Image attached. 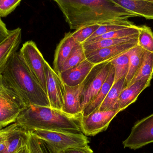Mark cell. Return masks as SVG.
Instances as JSON below:
<instances>
[{"label":"cell","mask_w":153,"mask_h":153,"mask_svg":"<svg viewBox=\"0 0 153 153\" xmlns=\"http://www.w3.org/2000/svg\"><path fill=\"white\" fill-rule=\"evenodd\" d=\"M0 82L23 108L31 105L50 107L47 94L31 74L19 52L11 58L0 76Z\"/></svg>","instance_id":"cell-1"},{"label":"cell","mask_w":153,"mask_h":153,"mask_svg":"<svg viewBox=\"0 0 153 153\" xmlns=\"http://www.w3.org/2000/svg\"><path fill=\"white\" fill-rule=\"evenodd\" d=\"M59 7L72 30L137 17L112 0H73Z\"/></svg>","instance_id":"cell-2"},{"label":"cell","mask_w":153,"mask_h":153,"mask_svg":"<svg viewBox=\"0 0 153 153\" xmlns=\"http://www.w3.org/2000/svg\"><path fill=\"white\" fill-rule=\"evenodd\" d=\"M82 117L68 115L50 107L31 105L22 109L15 123L27 132L41 129L81 133Z\"/></svg>","instance_id":"cell-3"},{"label":"cell","mask_w":153,"mask_h":153,"mask_svg":"<svg viewBox=\"0 0 153 153\" xmlns=\"http://www.w3.org/2000/svg\"><path fill=\"white\" fill-rule=\"evenodd\" d=\"M39 139L47 142L59 151L88 145L89 141L83 133L37 129L30 131Z\"/></svg>","instance_id":"cell-4"},{"label":"cell","mask_w":153,"mask_h":153,"mask_svg":"<svg viewBox=\"0 0 153 153\" xmlns=\"http://www.w3.org/2000/svg\"><path fill=\"white\" fill-rule=\"evenodd\" d=\"M110 62L95 65L84 81L80 94L82 110L99 92L106 81L111 67Z\"/></svg>","instance_id":"cell-5"},{"label":"cell","mask_w":153,"mask_h":153,"mask_svg":"<svg viewBox=\"0 0 153 153\" xmlns=\"http://www.w3.org/2000/svg\"><path fill=\"white\" fill-rule=\"evenodd\" d=\"M19 53L31 74L47 94L45 70V60L35 42L33 41L25 42Z\"/></svg>","instance_id":"cell-6"},{"label":"cell","mask_w":153,"mask_h":153,"mask_svg":"<svg viewBox=\"0 0 153 153\" xmlns=\"http://www.w3.org/2000/svg\"><path fill=\"white\" fill-rule=\"evenodd\" d=\"M153 143V113L138 120L123 142L124 148L136 150Z\"/></svg>","instance_id":"cell-7"},{"label":"cell","mask_w":153,"mask_h":153,"mask_svg":"<svg viewBox=\"0 0 153 153\" xmlns=\"http://www.w3.org/2000/svg\"><path fill=\"white\" fill-rule=\"evenodd\" d=\"M45 70L47 94L50 107L62 111L64 105L65 84L60 75L52 68L46 60Z\"/></svg>","instance_id":"cell-8"},{"label":"cell","mask_w":153,"mask_h":153,"mask_svg":"<svg viewBox=\"0 0 153 153\" xmlns=\"http://www.w3.org/2000/svg\"><path fill=\"white\" fill-rule=\"evenodd\" d=\"M119 112L117 110H97L88 116L82 117L81 120L82 132L85 135L93 136L105 131L111 120Z\"/></svg>","instance_id":"cell-9"},{"label":"cell","mask_w":153,"mask_h":153,"mask_svg":"<svg viewBox=\"0 0 153 153\" xmlns=\"http://www.w3.org/2000/svg\"><path fill=\"white\" fill-rule=\"evenodd\" d=\"M23 108L18 100L0 82V126L5 127L15 123Z\"/></svg>","instance_id":"cell-10"},{"label":"cell","mask_w":153,"mask_h":153,"mask_svg":"<svg viewBox=\"0 0 153 153\" xmlns=\"http://www.w3.org/2000/svg\"><path fill=\"white\" fill-rule=\"evenodd\" d=\"M137 43H129L85 52L86 59L95 65L110 62L127 53L137 45Z\"/></svg>","instance_id":"cell-11"},{"label":"cell","mask_w":153,"mask_h":153,"mask_svg":"<svg viewBox=\"0 0 153 153\" xmlns=\"http://www.w3.org/2000/svg\"><path fill=\"white\" fill-rule=\"evenodd\" d=\"M22 29L19 27L9 30L8 36L0 43V76L19 46Z\"/></svg>","instance_id":"cell-12"},{"label":"cell","mask_w":153,"mask_h":153,"mask_svg":"<svg viewBox=\"0 0 153 153\" xmlns=\"http://www.w3.org/2000/svg\"><path fill=\"white\" fill-rule=\"evenodd\" d=\"M94 65L87 59L78 65L59 74L64 83L68 86H77L85 80Z\"/></svg>","instance_id":"cell-13"},{"label":"cell","mask_w":153,"mask_h":153,"mask_svg":"<svg viewBox=\"0 0 153 153\" xmlns=\"http://www.w3.org/2000/svg\"><path fill=\"white\" fill-rule=\"evenodd\" d=\"M84 81L79 85L73 87L65 84V93L64 105L62 110L63 112L71 116L82 115V110L80 104V98Z\"/></svg>","instance_id":"cell-14"},{"label":"cell","mask_w":153,"mask_h":153,"mask_svg":"<svg viewBox=\"0 0 153 153\" xmlns=\"http://www.w3.org/2000/svg\"><path fill=\"white\" fill-rule=\"evenodd\" d=\"M71 33L69 32L65 34L64 37L57 45L55 53L53 70L58 74L61 73L63 65L74 48L79 44L75 41Z\"/></svg>","instance_id":"cell-15"},{"label":"cell","mask_w":153,"mask_h":153,"mask_svg":"<svg viewBox=\"0 0 153 153\" xmlns=\"http://www.w3.org/2000/svg\"><path fill=\"white\" fill-rule=\"evenodd\" d=\"M121 7L136 15L153 19V1L144 0H112Z\"/></svg>","instance_id":"cell-16"},{"label":"cell","mask_w":153,"mask_h":153,"mask_svg":"<svg viewBox=\"0 0 153 153\" xmlns=\"http://www.w3.org/2000/svg\"><path fill=\"white\" fill-rule=\"evenodd\" d=\"M151 85V83L137 81L124 88L120 95L118 100L119 112L126 109L134 102L140 94Z\"/></svg>","instance_id":"cell-17"},{"label":"cell","mask_w":153,"mask_h":153,"mask_svg":"<svg viewBox=\"0 0 153 153\" xmlns=\"http://www.w3.org/2000/svg\"><path fill=\"white\" fill-rule=\"evenodd\" d=\"M115 78V71L111 65L108 75L99 92L85 106L82 112V117H85L97 110L104 100L109 91L112 87Z\"/></svg>","instance_id":"cell-18"},{"label":"cell","mask_w":153,"mask_h":153,"mask_svg":"<svg viewBox=\"0 0 153 153\" xmlns=\"http://www.w3.org/2000/svg\"><path fill=\"white\" fill-rule=\"evenodd\" d=\"M126 77L121 78L114 83L98 110L100 111L118 110L119 98L122 90L126 87Z\"/></svg>","instance_id":"cell-19"},{"label":"cell","mask_w":153,"mask_h":153,"mask_svg":"<svg viewBox=\"0 0 153 153\" xmlns=\"http://www.w3.org/2000/svg\"><path fill=\"white\" fill-rule=\"evenodd\" d=\"M29 132L19 127L11 134L4 149L0 153H16L27 143Z\"/></svg>","instance_id":"cell-20"},{"label":"cell","mask_w":153,"mask_h":153,"mask_svg":"<svg viewBox=\"0 0 153 153\" xmlns=\"http://www.w3.org/2000/svg\"><path fill=\"white\" fill-rule=\"evenodd\" d=\"M153 76V53L145 50L140 67L128 85L137 81L151 83Z\"/></svg>","instance_id":"cell-21"},{"label":"cell","mask_w":153,"mask_h":153,"mask_svg":"<svg viewBox=\"0 0 153 153\" xmlns=\"http://www.w3.org/2000/svg\"><path fill=\"white\" fill-rule=\"evenodd\" d=\"M138 35L117 38L108 39L95 42L84 43V48L85 52H90L100 48L109 47L121 44L129 43H138Z\"/></svg>","instance_id":"cell-22"},{"label":"cell","mask_w":153,"mask_h":153,"mask_svg":"<svg viewBox=\"0 0 153 153\" xmlns=\"http://www.w3.org/2000/svg\"><path fill=\"white\" fill-rule=\"evenodd\" d=\"M144 51L137 45L128 51L129 65L127 74L126 77V86L129 85L137 73L142 63Z\"/></svg>","instance_id":"cell-23"},{"label":"cell","mask_w":153,"mask_h":153,"mask_svg":"<svg viewBox=\"0 0 153 153\" xmlns=\"http://www.w3.org/2000/svg\"><path fill=\"white\" fill-rule=\"evenodd\" d=\"M100 25L99 28L85 41L111 31L130 27L135 25L128 20L113 21L105 22Z\"/></svg>","instance_id":"cell-24"},{"label":"cell","mask_w":153,"mask_h":153,"mask_svg":"<svg viewBox=\"0 0 153 153\" xmlns=\"http://www.w3.org/2000/svg\"><path fill=\"white\" fill-rule=\"evenodd\" d=\"M86 59L83 45L77 44L74 48L70 55L64 63L61 73L75 67Z\"/></svg>","instance_id":"cell-25"},{"label":"cell","mask_w":153,"mask_h":153,"mask_svg":"<svg viewBox=\"0 0 153 153\" xmlns=\"http://www.w3.org/2000/svg\"><path fill=\"white\" fill-rule=\"evenodd\" d=\"M141 29V26L134 25L130 27L118 30H114L108 32L106 34H103L102 36L96 37L91 39L90 40L85 41L84 43H90L95 42L102 39H108L117 38L125 37L131 36L139 35Z\"/></svg>","instance_id":"cell-26"},{"label":"cell","mask_w":153,"mask_h":153,"mask_svg":"<svg viewBox=\"0 0 153 153\" xmlns=\"http://www.w3.org/2000/svg\"><path fill=\"white\" fill-rule=\"evenodd\" d=\"M115 71L114 83L121 78L126 77L127 74L129 65L128 51L110 61Z\"/></svg>","instance_id":"cell-27"},{"label":"cell","mask_w":153,"mask_h":153,"mask_svg":"<svg viewBox=\"0 0 153 153\" xmlns=\"http://www.w3.org/2000/svg\"><path fill=\"white\" fill-rule=\"evenodd\" d=\"M138 37L137 45L145 51L153 53V32L151 28L141 26Z\"/></svg>","instance_id":"cell-28"},{"label":"cell","mask_w":153,"mask_h":153,"mask_svg":"<svg viewBox=\"0 0 153 153\" xmlns=\"http://www.w3.org/2000/svg\"><path fill=\"white\" fill-rule=\"evenodd\" d=\"M100 25L99 24H94L83 26L75 30L74 32L71 33L72 36L77 43L83 44L99 28Z\"/></svg>","instance_id":"cell-29"},{"label":"cell","mask_w":153,"mask_h":153,"mask_svg":"<svg viewBox=\"0 0 153 153\" xmlns=\"http://www.w3.org/2000/svg\"><path fill=\"white\" fill-rule=\"evenodd\" d=\"M22 0H0V17H6L20 3Z\"/></svg>","instance_id":"cell-30"},{"label":"cell","mask_w":153,"mask_h":153,"mask_svg":"<svg viewBox=\"0 0 153 153\" xmlns=\"http://www.w3.org/2000/svg\"><path fill=\"white\" fill-rule=\"evenodd\" d=\"M19 126L14 123L0 129V152L4 149L11 134Z\"/></svg>","instance_id":"cell-31"},{"label":"cell","mask_w":153,"mask_h":153,"mask_svg":"<svg viewBox=\"0 0 153 153\" xmlns=\"http://www.w3.org/2000/svg\"><path fill=\"white\" fill-rule=\"evenodd\" d=\"M27 145L30 153H45L40 139L30 132Z\"/></svg>","instance_id":"cell-32"},{"label":"cell","mask_w":153,"mask_h":153,"mask_svg":"<svg viewBox=\"0 0 153 153\" xmlns=\"http://www.w3.org/2000/svg\"><path fill=\"white\" fill-rule=\"evenodd\" d=\"M64 153H93L88 145L69 148L64 151Z\"/></svg>","instance_id":"cell-33"},{"label":"cell","mask_w":153,"mask_h":153,"mask_svg":"<svg viewBox=\"0 0 153 153\" xmlns=\"http://www.w3.org/2000/svg\"><path fill=\"white\" fill-rule=\"evenodd\" d=\"M40 139L41 145L45 153H64L44 140Z\"/></svg>","instance_id":"cell-34"},{"label":"cell","mask_w":153,"mask_h":153,"mask_svg":"<svg viewBox=\"0 0 153 153\" xmlns=\"http://www.w3.org/2000/svg\"><path fill=\"white\" fill-rule=\"evenodd\" d=\"M9 34V30L7 29L6 25L0 17V43L8 36Z\"/></svg>","instance_id":"cell-35"},{"label":"cell","mask_w":153,"mask_h":153,"mask_svg":"<svg viewBox=\"0 0 153 153\" xmlns=\"http://www.w3.org/2000/svg\"><path fill=\"white\" fill-rule=\"evenodd\" d=\"M52 1H54L58 4V6H60L68 3L73 0H52Z\"/></svg>","instance_id":"cell-36"},{"label":"cell","mask_w":153,"mask_h":153,"mask_svg":"<svg viewBox=\"0 0 153 153\" xmlns=\"http://www.w3.org/2000/svg\"><path fill=\"white\" fill-rule=\"evenodd\" d=\"M16 153H30V151L29 150L27 145H26L22 146V147Z\"/></svg>","instance_id":"cell-37"},{"label":"cell","mask_w":153,"mask_h":153,"mask_svg":"<svg viewBox=\"0 0 153 153\" xmlns=\"http://www.w3.org/2000/svg\"><path fill=\"white\" fill-rule=\"evenodd\" d=\"M3 128H4V127L3 126H0V129Z\"/></svg>","instance_id":"cell-38"},{"label":"cell","mask_w":153,"mask_h":153,"mask_svg":"<svg viewBox=\"0 0 153 153\" xmlns=\"http://www.w3.org/2000/svg\"><path fill=\"white\" fill-rule=\"evenodd\" d=\"M144 1H153V0H144Z\"/></svg>","instance_id":"cell-39"}]
</instances>
